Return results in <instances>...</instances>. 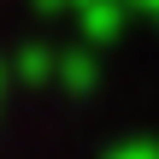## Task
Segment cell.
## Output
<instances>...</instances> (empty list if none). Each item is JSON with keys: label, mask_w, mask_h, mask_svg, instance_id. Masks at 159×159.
Masks as SVG:
<instances>
[{"label": "cell", "mask_w": 159, "mask_h": 159, "mask_svg": "<svg viewBox=\"0 0 159 159\" xmlns=\"http://www.w3.org/2000/svg\"><path fill=\"white\" fill-rule=\"evenodd\" d=\"M71 12H77V30L89 47H106L130 30V0H77Z\"/></svg>", "instance_id": "6da1fadb"}, {"label": "cell", "mask_w": 159, "mask_h": 159, "mask_svg": "<svg viewBox=\"0 0 159 159\" xmlns=\"http://www.w3.org/2000/svg\"><path fill=\"white\" fill-rule=\"evenodd\" d=\"M53 83H65L71 94L94 89V83H100V59H94V47H71V53H53Z\"/></svg>", "instance_id": "7a4b0ae2"}, {"label": "cell", "mask_w": 159, "mask_h": 159, "mask_svg": "<svg viewBox=\"0 0 159 159\" xmlns=\"http://www.w3.org/2000/svg\"><path fill=\"white\" fill-rule=\"evenodd\" d=\"M6 77H18V83H53V47H18Z\"/></svg>", "instance_id": "3957f363"}, {"label": "cell", "mask_w": 159, "mask_h": 159, "mask_svg": "<svg viewBox=\"0 0 159 159\" xmlns=\"http://www.w3.org/2000/svg\"><path fill=\"white\" fill-rule=\"evenodd\" d=\"M112 153H159V142H112Z\"/></svg>", "instance_id": "277c9868"}, {"label": "cell", "mask_w": 159, "mask_h": 159, "mask_svg": "<svg viewBox=\"0 0 159 159\" xmlns=\"http://www.w3.org/2000/svg\"><path fill=\"white\" fill-rule=\"evenodd\" d=\"M35 6H41V12H71L77 0H35Z\"/></svg>", "instance_id": "5b68a950"}, {"label": "cell", "mask_w": 159, "mask_h": 159, "mask_svg": "<svg viewBox=\"0 0 159 159\" xmlns=\"http://www.w3.org/2000/svg\"><path fill=\"white\" fill-rule=\"evenodd\" d=\"M130 6H142L148 18H159V0H130Z\"/></svg>", "instance_id": "8992f818"}, {"label": "cell", "mask_w": 159, "mask_h": 159, "mask_svg": "<svg viewBox=\"0 0 159 159\" xmlns=\"http://www.w3.org/2000/svg\"><path fill=\"white\" fill-rule=\"evenodd\" d=\"M0 94H6V65H0Z\"/></svg>", "instance_id": "52a82bcc"}]
</instances>
